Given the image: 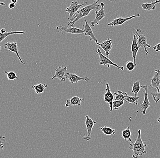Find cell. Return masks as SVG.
I'll use <instances>...</instances> for the list:
<instances>
[{"label": "cell", "mask_w": 160, "mask_h": 158, "mask_svg": "<svg viewBox=\"0 0 160 158\" xmlns=\"http://www.w3.org/2000/svg\"><path fill=\"white\" fill-rule=\"evenodd\" d=\"M99 1H94L93 3L92 4L89 5L85 7L84 8H80L77 13H75V16L72 18L71 22L68 24V26L69 27H73L76 22L79 20L81 19L85 18L87 16H88L91 11L93 10H98L100 7L98 4V2Z\"/></svg>", "instance_id": "1"}, {"label": "cell", "mask_w": 160, "mask_h": 158, "mask_svg": "<svg viewBox=\"0 0 160 158\" xmlns=\"http://www.w3.org/2000/svg\"><path fill=\"white\" fill-rule=\"evenodd\" d=\"M136 35L138 37V45L139 48H143L144 49L146 55L148 54L147 48H151V45L147 43V37L143 33L142 31L140 29H138L136 30Z\"/></svg>", "instance_id": "2"}, {"label": "cell", "mask_w": 160, "mask_h": 158, "mask_svg": "<svg viewBox=\"0 0 160 158\" xmlns=\"http://www.w3.org/2000/svg\"><path fill=\"white\" fill-rule=\"evenodd\" d=\"M96 53L98 54L99 56V64L100 65L105 66L107 65L108 67H110V65H112L113 66L116 67V68H118V69L122 71H123L124 69V67H120L117 64L112 61L108 57L102 54L101 50H100V48L97 49Z\"/></svg>", "instance_id": "3"}, {"label": "cell", "mask_w": 160, "mask_h": 158, "mask_svg": "<svg viewBox=\"0 0 160 158\" xmlns=\"http://www.w3.org/2000/svg\"><path fill=\"white\" fill-rule=\"evenodd\" d=\"M88 4L87 2H85L83 3L79 4L77 1L75 2H71V4L69 7H68L67 9H66L65 11L69 14V16L68 18V20L69 21L72 20L73 18V16L74 15L75 13L80 9V8L82 6H84Z\"/></svg>", "instance_id": "4"}, {"label": "cell", "mask_w": 160, "mask_h": 158, "mask_svg": "<svg viewBox=\"0 0 160 158\" xmlns=\"http://www.w3.org/2000/svg\"><path fill=\"white\" fill-rule=\"evenodd\" d=\"M56 30L58 33L60 32L62 33H67L75 35L83 34L84 33V31L82 29L78 28L76 27H69L68 26H66V27H62V26H58L57 27Z\"/></svg>", "instance_id": "5"}, {"label": "cell", "mask_w": 160, "mask_h": 158, "mask_svg": "<svg viewBox=\"0 0 160 158\" xmlns=\"http://www.w3.org/2000/svg\"><path fill=\"white\" fill-rule=\"evenodd\" d=\"M85 117H86L85 124H86V127H87L88 131H87V135L82 136V138L83 140L88 141L92 139L91 134H92V130L95 124L97 123V122L92 120L88 115H86Z\"/></svg>", "instance_id": "6"}, {"label": "cell", "mask_w": 160, "mask_h": 158, "mask_svg": "<svg viewBox=\"0 0 160 158\" xmlns=\"http://www.w3.org/2000/svg\"><path fill=\"white\" fill-rule=\"evenodd\" d=\"M105 5L104 3H101V8L99 11H96V17H95L94 20L92 21L91 23V26L92 28H94L95 25H99V22L102 20L106 16V12L104 9V6Z\"/></svg>", "instance_id": "7"}, {"label": "cell", "mask_w": 160, "mask_h": 158, "mask_svg": "<svg viewBox=\"0 0 160 158\" xmlns=\"http://www.w3.org/2000/svg\"><path fill=\"white\" fill-rule=\"evenodd\" d=\"M140 16V14H136L134 15L131 16L128 18H119L115 19L113 20L111 22L109 23L108 24V25L112 26V27H115V26L122 25L123 24L126 22H128L133 18L138 17H139Z\"/></svg>", "instance_id": "8"}, {"label": "cell", "mask_w": 160, "mask_h": 158, "mask_svg": "<svg viewBox=\"0 0 160 158\" xmlns=\"http://www.w3.org/2000/svg\"><path fill=\"white\" fill-rule=\"evenodd\" d=\"M106 93L104 95V100L109 105L110 112L113 111L112 104L114 100V95L112 94L110 89V86L108 83L106 84Z\"/></svg>", "instance_id": "9"}, {"label": "cell", "mask_w": 160, "mask_h": 158, "mask_svg": "<svg viewBox=\"0 0 160 158\" xmlns=\"http://www.w3.org/2000/svg\"><path fill=\"white\" fill-rule=\"evenodd\" d=\"M65 78L66 79H68L71 84H77L80 81H88L91 79L90 78H88L87 77H84L83 78L77 75L76 74H72V73H68L65 74Z\"/></svg>", "instance_id": "10"}, {"label": "cell", "mask_w": 160, "mask_h": 158, "mask_svg": "<svg viewBox=\"0 0 160 158\" xmlns=\"http://www.w3.org/2000/svg\"><path fill=\"white\" fill-rule=\"evenodd\" d=\"M141 88L145 90L144 98L142 104H141V106L142 109V113L143 115H146L147 110L150 107L151 104L148 98V87L147 85L141 86Z\"/></svg>", "instance_id": "11"}, {"label": "cell", "mask_w": 160, "mask_h": 158, "mask_svg": "<svg viewBox=\"0 0 160 158\" xmlns=\"http://www.w3.org/2000/svg\"><path fill=\"white\" fill-rule=\"evenodd\" d=\"M5 48L8 50L14 53L17 55V56L20 60V63L25 64L24 63L22 60L21 57L19 54L18 51V46L17 42H8L6 43L4 46Z\"/></svg>", "instance_id": "12"}, {"label": "cell", "mask_w": 160, "mask_h": 158, "mask_svg": "<svg viewBox=\"0 0 160 158\" xmlns=\"http://www.w3.org/2000/svg\"><path fill=\"white\" fill-rule=\"evenodd\" d=\"M85 25H83V31H84V34L85 36H89L91 38L90 41L93 40L95 41L96 44L99 46L100 43L98 42V39L96 38L93 33L92 29L91 28V26L88 23V21L85 19Z\"/></svg>", "instance_id": "13"}, {"label": "cell", "mask_w": 160, "mask_h": 158, "mask_svg": "<svg viewBox=\"0 0 160 158\" xmlns=\"http://www.w3.org/2000/svg\"><path fill=\"white\" fill-rule=\"evenodd\" d=\"M67 70H68V68L67 67L62 68V66H60L58 68H56L55 69V74L52 78V79H58L61 81L65 82L66 79L65 75Z\"/></svg>", "instance_id": "14"}, {"label": "cell", "mask_w": 160, "mask_h": 158, "mask_svg": "<svg viewBox=\"0 0 160 158\" xmlns=\"http://www.w3.org/2000/svg\"><path fill=\"white\" fill-rule=\"evenodd\" d=\"M160 70L156 69L155 70V75L152 78L151 81L150 87L152 88H155L158 91V93H160Z\"/></svg>", "instance_id": "15"}, {"label": "cell", "mask_w": 160, "mask_h": 158, "mask_svg": "<svg viewBox=\"0 0 160 158\" xmlns=\"http://www.w3.org/2000/svg\"><path fill=\"white\" fill-rule=\"evenodd\" d=\"M138 46V37L136 34L133 35L132 42L131 45V51H132V56L133 60L135 66H137L136 60L137 54L139 51Z\"/></svg>", "instance_id": "16"}, {"label": "cell", "mask_w": 160, "mask_h": 158, "mask_svg": "<svg viewBox=\"0 0 160 158\" xmlns=\"http://www.w3.org/2000/svg\"><path fill=\"white\" fill-rule=\"evenodd\" d=\"M84 99H82L78 96L72 97L70 99L67 100L65 106L68 108L71 106H80L81 103L84 102Z\"/></svg>", "instance_id": "17"}, {"label": "cell", "mask_w": 160, "mask_h": 158, "mask_svg": "<svg viewBox=\"0 0 160 158\" xmlns=\"http://www.w3.org/2000/svg\"><path fill=\"white\" fill-rule=\"evenodd\" d=\"M99 46L105 51L107 57L108 58L110 54V51L112 48V40L108 38L107 40L104 41L102 43H100Z\"/></svg>", "instance_id": "18"}, {"label": "cell", "mask_w": 160, "mask_h": 158, "mask_svg": "<svg viewBox=\"0 0 160 158\" xmlns=\"http://www.w3.org/2000/svg\"><path fill=\"white\" fill-rule=\"evenodd\" d=\"M145 141H143L141 138V130H139L138 131V137L136 139L135 143H132L130 145V146L136 148H140L143 147L147 146V145L144 143Z\"/></svg>", "instance_id": "19"}, {"label": "cell", "mask_w": 160, "mask_h": 158, "mask_svg": "<svg viewBox=\"0 0 160 158\" xmlns=\"http://www.w3.org/2000/svg\"><path fill=\"white\" fill-rule=\"evenodd\" d=\"M147 146L143 147L140 148H136L129 146V148L130 150L133 151L134 154L132 155V157L133 158H139V157L142 156L143 154H146L147 152L146 151Z\"/></svg>", "instance_id": "20"}, {"label": "cell", "mask_w": 160, "mask_h": 158, "mask_svg": "<svg viewBox=\"0 0 160 158\" xmlns=\"http://www.w3.org/2000/svg\"><path fill=\"white\" fill-rule=\"evenodd\" d=\"M160 3V1H152L151 3H145L141 5L142 9L145 11L155 10L156 9V4Z\"/></svg>", "instance_id": "21"}, {"label": "cell", "mask_w": 160, "mask_h": 158, "mask_svg": "<svg viewBox=\"0 0 160 158\" xmlns=\"http://www.w3.org/2000/svg\"><path fill=\"white\" fill-rule=\"evenodd\" d=\"M48 87V85L46 84H40L32 86L31 89L34 90L35 92L37 94H41L44 93L45 89Z\"/></svg>", "instance_id": "22"}, {"label": "cell", "mask_w": 160, "mask_h": 158, "mask_svg": "<svg viewBox=\"0 0 160 158\" xmlns=\"http://www.w3.org/2000/svg\"><path fill=\"white\" fill-rule=\"evenodd\" d=\"M114 95L115 96L114 101H122L125 99V98L128 96L126 92L118 91L117 92L114 93Z\"/></svg>", "instance_id": "23"}, {"label": "cell", "mask_w": 160, "mask_h": 158, "mask_svg": "<svg viewBox=\"0 0 160 158\" xmlns=\"http://www.w3.org/2000/svg\"><path fill=\"white\" fill-rule=\"evenodd\" d=\"M131 135H132V133L130 130L129 127H128L125 130H123L122 131V136L124 139L125 141H128L131 142H132V138H131Z\"/></svg>", "instance_id": "24"}, {"label": "cell", "mask_w": 160, "mask_h": 158, "mask_svg": "<svg viewBox=\"0 0 160 158\" xmlns=\"http://www.w3.org/2000/svg\"><path fill=\"white\" fill-rule=\"evenodd\" d=\"M24 31H18V32H7L5 33H2L0 32V43L2 42L7 37L10 35L14 34H24Z\"/></svg>", "instance_id": "25"}, {"label": "cell", "mask_w": 160, "mask_h": 158, "mask_svg": "<svg viewBox=\"0 0 160 158\" xmlns=\"http://www.w3.org/2000/svg\"><path fill=\"white\" fill-rule=\"evenodd\" d=\"M100 130L102 131L103 133L106 135H114L116 133V131L114 129L105 126L104 127L101 126L100 128Z\"/></svg>", "instance_id": "26"}, {"label": "cell", "mask_w": 160, "mask_h": 158, "mask_svg": "<svg viewBox=\"0 0 160 158\" xmlns=\"http://www.w3.org/2000/svg\"><path fill=\"white\" fill-rule=\"evenodd\" d=\"M140 81H137L134 82L133 84L132 93H134L135 94V97H138V94L141 89H142L141 86H140Z\"/></svg>", "instance_id": "27"}, {"label": "cell", "mask_w": 160, "mask_h": 158, "mask_svg": "<svg viewBox=\"0 0 160 158\" xmlns=\"http://www.w3.org/2000/svg\"><path fill=\"white\" fill-rule=\"evenodd\" d=\"M139 99V97H131L128 96L127 98H125L124 101L129 103V104H135L136 105H138V100Z\"/></svg>", "instance_id": "28"}, {"label": "cell", "mask_w": 160, "mask_h": 158, "mask_svg": "<svg viewBox=\"0 0 160 158\" xmlns=\"http://www.w3.org/2000/svg\"><path fill=\"white\" fill-rule=\"evenodd\" d=\"M124 100L122 101H114L112 104L113 110V109L115 110H118L124 104Z\"/></svg>", "instance_id": "29"}, {"label": "cell", "mask_w": 160, "mask_h": 158, "mask_svg": "<svg viewBox=\"0 0 160 158\" xmlns=\"http://www.w3.org/2000/svg\"><path fill=\"white\" fill-rule=\"evenodd\" d=\"M4 72L5 74H7L8 79L9 80L13 81L18 78V76L17 75V74H16L15 72L12 71L9 72L5 71Z\"/></svg>", "instance_id": "30"}, {"label": "cell", "mask_w": 160, "mask_h": 158, "mask_svg": "<svg viewBox=\"0 0 160 158\" xmlns=\"http://www.w3.org/2000/svg\"><path fill=\"white\" fill-rule=\"evenodd\" d=\"M126 67L127 69L129 71H132L133 70L135 69V67H136L133 62L131 61L127 62Z\"/></svg>", "instance_id": "31"}, {"label": "cell", "mask_w": 160, "mask_h": 158, "mask_svg": "<svg viewBox=\"0 0 160 158\" xmlns=\"http://www.w3.org/2000/svg\"><path fill=\"white\" fill-rule=\"evenodd\" d=\"M152 95L156 103H158L160 100V93H152Z\"/></svg>", "instance_id": "32"}, {"label": "cell", "mask_w": 160, "mask_h": 158, "mask_svg": "<svg viewBox=\"0 0 160 158\" xmlns=\"http://www.w3.org/2000/svg\"><path fill=\"white\" fill-rule=\"evenodd\" d=\"M5 136H0V150H2L3 149V144L5 142Z\"/></svg>", "instance_id": "33"}, {"label": "cell", "mask_w": 160, "mask_h": 158, "mask_svg": "<svg viewBox=\"0 0 160 158\" xmlns=\"http://www.w3.org/2000/svg\"><path fill=\"white\" fill-rule=\"evenodd\" d=\"M153 48L156 52H160V43L153 47Z\"/></svg>", "instance_id": "34"}, {"label": "cell", "mask_w": 160, "mask_h": 158, "mask_svg": "<svg viewBox=\"0 0 160 158\" xmlns=\"http://www.w3.org/2000/svg\"><path fill=\"white\" fill-rule=\"evenodd\" d=\"M16 7V4L14 3H10L9 5V8L10 9H12L15 8Z\"/></svg>", "instance_id": "35"}, {"label": "cell", "mask_w": 160, "mask_h": 158, "mask_svg": "<svg viewBox=\"0 0 160 158\" xmlns=\"http://www.w3.org/2000/svg\"><path fill=\"white\" fill-rule=\"evenodd\" d=\"M0 32L2 33H7V32H6V30L4 28L0 30Z\"/></svg>", "instance_id": "36"}, {"label": "cell", "mask_w": 160, "mask_h": 158, "mask_svg": "<svg viewBox=\"0 0 160 158\" xmlns=\"http://www.w3.org/2000/svg\"><path fill=\"white\" fill-rule=\"evenodd\" d=\"M18 1L17 0H11V3H17Z\"/></svg>", "instance_id": "37"}, {"label": "cell", "mask_w": 160, "mask_h": 158, "mask_svg": "<svg viewBox=\"0 0 160 158\" xmlns=\"http://www.w3.org/2000/svg\"><path fill=\"white\" fill-rule=\"evenodd\" d=\"M0 5L1 6H5L6 4L4 3H2V2H0Z\"/></svg>", "instance_id": "38"}, {"label": "cell", "mask_w": 160, "mask_h": 158, "mask_svg": "<svg viewBox=\"0 0 160 158\" xmlns=\"http://www.w3.org/2000/svg\"><path fill=\"white\" fill-rule=\"evenodd\" d=\"M157 121H158V122L160 123V116L158 117V119H157Z\"/></svg>", "instance_id": "39"}, {"label": "cell", "mask_w": 160, "mask_h": 158, "mask_svg": "<svg viewBox=\"0 0 160 158\" xmlns=\"http://www.w3.org/2000/svg\"><path fill=\"white\" fill-rule=\"evenodd\" d=\"M1 51H2V48H1V46H0V52H1Z\"/></svg>", "instance_id": "40"}]
</instances>
